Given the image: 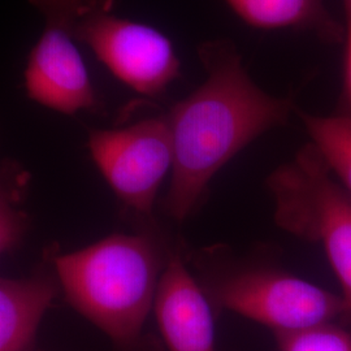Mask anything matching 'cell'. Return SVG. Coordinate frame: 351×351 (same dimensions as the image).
Returning a JSON list of instances; mask_svg holds the SVG:
<instances>
[{"label":"cell","mask_w":351,"mask_h":351,"mask_svg":"<svg viewBox=\"0 0 351 351\" xmlns=\"http://www.w3.org/2000/svg\"><path fill=\"white\" fill-rule=\"evenodd\" d=\"M117 0H80L73 34L123 84L156 98L180 77L171 39L146 24L113 13Z\"/></svg>","instance_id":"cell-5"},{"label":"cell","mask_w":351,"mask_h":351,"mask_svg":"<svg viewBox=\"0 0 351 351\" xmlns=\"http://www.w3.org/2000/svg\"><path fill=\"white\" fill-rule=\"evenodd\" d=\"M152 311L165 351H219L211 303L180 252L169 255Z\"/></svg>","instance_id":"cell-8"},{"label":"cell","mask_w":351,"mask_h":351,"mask_svg":"<svg viewBox=\"0 0 351 351\" xmlns=\"http://www.w3.org/2000/svg\"><path fill=\"white\" fill-rule=\"evenodd\" d=\"M49 277H0V351H33L38 328L58 297Z\"/></svg>","instance_id":"cell-9"},{"label":"cell","mask_w":351,"mask_h":351,"mask_svg":"<svg viewBox=\"0 0 351 351\" xmlns=\"http://www.w3.org/2000/svg\"><path fill=\"white\" fill-rule=\"evenodd\" d=\"M147 234H112L55 259L69 304L123 350L138 346L168 263Z\"/></svg>","instance_id":"cell-2"},{"label":"cell","mask_w":351,"mask_h":351,"mask_svg":"<svg viewBox=\"0 0 351 351\" xmlns=\"http://www.w3.org/2000/svg\"><path fill=\"white\" fill-rule=\"evenodd\" d=\"M300 116L311 143L351 197V113L315 116L300 112Z\"/></svg>","instance_id":"cell-11"},{"label":"cell","mask_w":351,"mask_h":351,"mask_svg":"<svg viewBox=\"0 0 351 351\" xmlns=\"http://www.w3.org/2000/svg\"><path fill=\"white\" fill-rule=\"evenodd\" d=\"M275 221L289 233L320 242L341 285L343 315L351 324V197L335 180L313 143L268 177Z\"/></svg>","instance_id":"cell-3"},{"label":"cell","mask_w":351,"mask_h":351,"mask_svg":"<svg viewBox=\"0 0 351 351\" xmlns=\"http://www.w3.org/2000/svg\"><path fill=\"white\" fill-rule=\"evenodd\" d=\"M198 56L206 81L167 113L173 167L165 211L182 221L195 210L215 175L268 130L284 125L294 108L247 75L232 40L202 43Z\"/></svg>","instance_id":"cell-1"},{"label":"cell","mask_w":351,"mask_h":351,"mask_svg":"<svg viewBox=\"0 0 351 351\" xmlns=\"http://www.w3.org/2000/svg\"><path fill=\"white\" fill-rule=\"evenodd\" d=\"M8 185L0 173V256L23 239L27 226L25 213L17 207Z\"/></svg>","instance_id":"cell-13"},{"label":"cell","mask_w":351,"mask_h":351,"mask_svg":"<svg viewBox=\"0 0 351 351\" xmlns=\"http://www.w3.org/2000/svg\"><path fill=\"white\" fill-rule=\"evenodd\" d=\"M278 351H351V333L328 323L295 332L275 333Z\"/></svg>","instance_id":"cell-12"},{"label":"cell","mask_w":351,"mask_h":351,"mask_svg":"<svg viewBox=\"0 0 351 351\" xmlns=\"http://www.w3.org/2000/svg\"><path fill=\"white\" fill-rule=\"evenodd\" d=\"M198 282L217 308L247 317L275 333L335 323L343 315L341 295L275 268L203 272Z\"/></svg>","instance_id":"cell-4"},{"label":"cell","mask_w":351,"mask_h":351,"mask_svg":"<svg viewBox=\"0 0 351 351\" xmlns=\"http://www.w3.org/2000/svg\"><path fill=\"white\" fill-rule=\"evenodd\" d=\"M33 351H39V350H33Z\"/></svg>","instance_id":"cell-16"},{"label":"cell","mask_w":351,"mask_h":351,"mask_svg":"<svg viewBox=\"0 0 351 351\" xmlns=\"http://www.w3.org/2000/svg\"><path fill=\"white\" fill-rule=\"evenodd\" d=\"M346 27V55H345V101L348 103L351 113V17L348 19Z\"/></svg>","instance_id":"cell-14"},{"label":"cell","mask_w":351,"mask_h":351,"mask_svg":"<svg viewBox=\"0 0 351 351\" xmlns=\"http://www.w3.org/2000/svg\"><path fill=\"white\" fill-rule=\"evenodd\" d=\"M45 19L25 69L26 93L32 101L56 112L97 111L99 99L73 34L80 0H27Z\"/></svg>","instance_id":"cell-7"},{"label":"cell","mask_w":351,"mask_h":351,"mask_svg":"<svg viewBox=\"0 0 351 351\" xmlns=\"http://www.w3.org/2000/svg\"><path fill=\"white\" fill-rule=\"evenodd\" d=\"M88 151L116 197L149 215L173 167V142L167 114L116 129L90 132Z\"/></svg>","instance_id":"cell-6"},{"label":"cell","mask_w":351,"mask_h":351,"mask_svg":"<svg viewBox=\"0 0 351 351\" xmlns=\"http://www.w3.org/2000/svg\"><path fill=\"white\" fill-rule=\"evenodd\" d=\"M226 3L242 21L256 29L308 32L329 45L345 40V27L329 12L324 0H226Z\"/></svg>","instance_id":"cell-10"},{"label":"cell","mask_w":351,"mask_h":351,"mask_svg":"<svg viewBox=\"0 0 351 351\" xmlns=\"http://www.w3.org/2000/svg\"><path fill=\"white\" fill-rule=\"evenodd\" d=\"M343 4H345V12L349 19L351 17V0H343Z\"/></svg>","instance_id":"cell-15"}]
</instances>
